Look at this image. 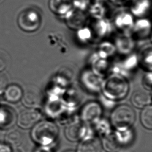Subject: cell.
<instances>
[{
	"label": "cell",
	"mask_w": 152,
	"mask_h": 152,
	"mask_svg": "<svg viewBox=\"0 0 152 152\" xmlns=\"http://www.w3.org/2000/svg\"><path fill=\"white\" fill-rule=\"evenodd\" d=\"M76 35L78 41L83 44H89L94 42L93 34L88 25L76 31Z\"/></svg>",
	"instance_id": "obj_32"
},
{
	"label": "cell",
	"mask_w": 152,
	"mask_h": 152,
	"mask_svg": "<svg viewBox=\"0 0 152 152\" xmlns=\"http://www.w3.org/2000/svg\"><path fill=\"white\" fill-rule=\"evenodd\" d=\"M102 114V108L100 103L91 101L85 104L80 112L81 121L87 125H94L100 119Z\"/></svg>",
	"instance_id": "obj_9"
},
{
	"label": "cell",
	"mask_w": 152,
	"mask_h": 152,
	"mask_svg": "<svg viewBox=\"0 0 152 152\" xmlns=\"http://www.w3.org/2000/svg\"><path fill=\"white\" fill-rule=\"evenodd\" d=\"M64 19L68 28L76 32L87 24L89 17L86 12L73 8Z\"/></svg>",
	"instance_id": "obj_12"
},
{
	"label": "cell",
	"mask_w": 152,
	"mask_h": 152,
	"mask_svg": "<svg viewBox=\"0 0 152 152\" xmlns=\"http://www.w3.org/2000/svg\"><path fill=\"white\" fill-rule=\"evenodd\" d=\"M65 108L60 99H48L45 109L48 116L56 119Z\"/></svg>",
	"instance_id": "obj_26"
},
{
	"label": "cell",
	"mask_w": 152,
	"mask_h": 152,
	"mask_svg": "<svg viewBox=\"0 0 152 152\" xmlns=\"http://www.w3.org/2000/svg\"><path fill=\"white\" fill-rule=\"evenodd\" d=\"M4 93L6 100L12 103L18 102L23 97V91L20 87L15 84L7 86Z\"/></svg>",
	"instance_id": "obj_29"
},
{
	"label": "cell",
	"mask_w": 152,
	"mask_h": 152,
	"mask_svg": "<svg viewBox=\"0 0 152 152\" xmlns=\"http://www.w3.org/2000/svg\"><path fill=\"white\" fill-rule=\"evenodd\" d=\"M84 123H80L77 121L66 126L64 130L66 138L71 142H77L82 139Z\"/></svg>",
	"instance_id": "obj_23"
},
{
	"label": "cell",
	"mask_w": 152,
	"mask_h": 152,
	"mask_svg": "<svg viewBox=\"0 0 152 152\" xmlns=\"http://www.w3.org/2000/svg\"><path fill=\"white\" fill-rule=\"evenodd\" d=\"M151 95L144 91H136L131 97L132 104L137 108H144L151 105Z\"/></svg>",
	"instance_id": "obj_25"
},
{
	"label": "cell",
	"mask_w": 152,
	"mask_h": 152,
	"mask_svg": "<svg viewBox=\"0 0 152 152\" xmlns=\"http://www.w3.org/2000/svg\"><path fill=\"white\" fill-rule=\"evenodd\" d=\"M90 1V0H72L73 7L74 9L87 13Z\"/></svg>",
	"instance_id": "obj_34"
},
{
	"label": "cell",
	"mask_w": 152,
	"mask_h": 152,
	"mask_svg": "<svg viewBox=\"0 0 152 152\" xmlns=\"http://www.w3.org/2000/svg\"><path fill=\"white\" fill-rule=\"evenodd\" d=\"M41 114L36 108L24 109L19 114L17 124L23 129H29L33 127L39 121Z\"/></svg>",
	"instance_id": "obj_14"
},
{
	"label": "cell",
	"mask_w": 152,
	"mask_h": 152,
	"mask_svg": "<svg viewBox=\"0 0 152 152\" xmlns=\"http://www.w3.org/2000/svg\"><path fill=\"white\" fill-rule=\"evenodd\" d=\"M152 72H146L142 78V84L144 88L147 91L152 90Z\"/></svg>",
	"instance_id": "obj_35"
},
{
	"label": "cell",
	"mask_w": 152,
	"mask_h": 152,
	"mask_svg": "<svg viewBox=\"0 0 152 152\" xmlns=\"http://www.w3.org/2000/svg\"><path fill=\"white\" fill-rule=\"evenodd\" d=\"M114 134L121 146H127L131 144L134 138V134L132 128L116 130Z\"/></svg>",
	"instance_id": "obj_28"
},
{
	"label": "cell",
	"mask_w": 152,
	"mask_h": 152,
	"mask_svg": "<svg viewBox=\"0 0 152 152\" xmlns=\"http://www.w3.org/2000/svg\"><path fill=\"white\" fill-rule=\"evenodd\" d=\"M102 148L107 152H118L122 146L112 132L102 138Z\"/></svg>",
	"instance_id": "obj_27"
},
{
	"label": "cell",
	"mask_w": 152,
	"mask_h": 152,
	"mask_svg": "<svg viewBox=\"0 0 152 152\" xmlns=\"http://www.w3.org/2000/svg\"><path fill=\"white\" fill-rule=\"evenodd\" d=\"M74 77L73 70L66 67H63L56 73L52 81L64 88H66L72 85Z\"/></svg>",
	"instance_id": "obj_21"
},
{
	"label": "cell",
	"mask_w": 152,
	"mask_h": 152,
	"mask_svg": "<svg viewBox=\"0 0 152 152\" xmlns=\"http://www.w3.org/2000/svg\"><path fill=\"white\" fill-rule=\"evenodd\" d=\"M6 61L4 58L0 55V72H2L5 68H6Z\"/></svg>",
	"instance_id": "obj_39"
},
{
	"label": "cell",
	"mask_w": 152,
	"mask_h": 152,
	"mask_svg": "<svg viewBox=\"0 0 152 152\" xmlns=\"http://www.w3.org/2000/svg\"><path fill=\"white\" fill-rule=\"evenodd\" d=\"M98 43L99 44L95 53L99 57L109 60L115 58V55L117 53L113 41L107 39L100 41Z\"/></svg>",
	"instance_id": "obj_22"
},
{
	"label": "cell",
	"mask_w": 152,
	"mask_h": 152,
	"mask_svg": "<svg viewBox=\"0 0 152 152\" xmlns=\"http://www.w3.org/2000/svg\"><path fill=\"white\" fill-rule=\"evenodd\" d=\"M60 100L65 107L76 109L82 101V95L76 88L71 85L65 89Z\"/></svg>",
	"instance_id": "obj_16"
},
{
	"label": "cell",
	"mask_w": 152,
	"mask_h": 152,
	"mask_svg": "<svg viewBox=\"0 0 152 152\" xmlns=\"http://www.w3.org/2000/svg\"><path fill=\"white\" fill-rule=\"evenodd\" d=\"M104 79L96 74L89 68L83 70L80 76V80L82 86L87 91L94 94L101 92Z\"/></svg>",
	"instance_id": "obj_8"
},
{
	"label": "cell",
	"mask_w": 152,
	"mask_h": 152,
	"mask_svg": "<svg viewBox=\"0 0 152 152\" xmlns=\"http://www.w3.org/2000/svg\"><path fill=\"white\" fill-rule=\"evenodd\" d=\"M88 63V68L102 78H105L110 74L111 61L99 57L95 52L89 58Z\"/></svg>",
	"instance_id": "obj_13"
},
{
	"label": "cell",
	"mask_w": 152,
	"mask_h": 152,
	"mask_svg": "<svg viewBox=\"0 0 152 152\" xmlns=\"http://www.w3.org/2000/svg\"><path fill=\"white\" fill-rule=\"evenodd\" d=\"M87 25L93 34L94 42H100L110 39L113 28L112 23L109 18H89Z\"/></svg>",
	"instance_id": "obj_5"
},
{
	"label": "cell",
	"mask_w": 152,
	"mask_h": 152,
	"mask_svg": "<svg viewBox=\"0 0 152 152\" xmlns=\"http://www.w3.org/2000/svg\"><path fill=\"white\" fill-rule=\"evenodd\" d=\"M22 101L28 108H36L41 105L42 95L40 91L33 87L26 89L23 93Z\"/></svg>",
	"instance_id": "obj_20"
},
{
	"label": "cell",
	"mask_w": 152,
	"mask_h": 152,
	"mask_svg": "<svg viewBox=\"0 0 152 152\" xmlns=\"http://www.w3.org/2000/svg\"><path fill=\"white\" fill-rule=\"evenodd\" d=\"M135 20V17L128 10L116 13L111 21L117 33L130 35Z\"/></svg>",
	"instance_id": "obj_7"
},
{
	"label": "cell",
	"mask_w": 152,
	"mask_h": 152,
	"mask_svg": "<svg viewBox=\"0 0 152 152\" xmlns=\"http://www.w3.org/2000/svg\"><path fill=\"white\" fill-rule=\"evenodd\" d=\"M35 152H53L50 146H43L39 147L37 148Z\"/></svg>",
	"instance_id": "obj_38"
},
{
	"label": "cell",
	"mask_w": 152,
	"mask_h": 152,
	"mask_svg": "<svg viewBox=\"0 0 152 152\" xmlns=\"http://www.w3.org/2000/svg\"><path fill=\"white\" fill-rule=\"evenodd\" d=\"M116 53L120 56H125L133 53L136 49V41L130 34L118 33L113 40Z\"/></svg>",
	"instance_id": "obj_11"
},
{
	"label": "cell",
	"mask_w": 152,
	"mask_h": 152,
	"mask_svg": "<svg viewBox=\"0 0 152 152\" xmlns=\"http://www.w3.org/2000/svg\"><path fill=\"white\" fill-rule=\"evenodd\" d=\"M139 67L137 53L120 56L118 59L111 62L110 74H116L128 79Z\"/></svg>",
	"instance_id": "obj_4"
},
{
	"label": "cell",
	"mask_w": 152,
	"mask_h": 152,
	"mask_svg": "<svg viewBox=\"0 0 152 152\" xmlns=\"http://www.w3.org/2000/svg\"><path fill=\"white\" fill-rule=\"evenodd\" d=\"M42 17L39 12L33 8H28L19 15L18 24L22 30L26 32H34L41 27Z\"/></svg>",
	"instance_id": "obj_6"
},
{
	"label": "cell",
	"mask_w": 152,
	"mask_h": 152,
	"mask_svg": "<svg viewBox=\"0 0 152 152\" xmlns=\"http://www.w3.org/2000/svg\"><path fill=\"white\" fill-rule=\"evenodd\" d=\"M90 1H95V0H90Z\"/></svg>",
	"instance_id": "obj_42"
},
{
	"label": "cell",
	"mask_w": 152,
	"mask_h": 152,
	"mask_svg": "<svg viewBox=\"0 0 152 152\" xmlns=\"http://www.w3.org/2000/svg\"><path fill=\"white\" fill-rule=\"evenodd\" d=\"M94 131L102 138L112 133L111 124L107 119L101 118L94 125Z\"/></svg>",
	"instance_id": "obj_30"
},
{
	"label": "cell",
	"mask_w": 152,
	"mask_h": 152,
	"mask_svg": "<svg viewBox=\"0 0 152 152\" xmlns=\"http://www.w3.org/2000/svg\"><path fill=\"white\" fill-rule=\"evenodd\" d=\"M101 142L96 137L80 141L77 152H101Z\"/></svg>",
	"instance_id": "obj_24"
},
{
	"label": "cell",
	"mask_w": 152,
	"mask_h": 152,
	"mask_svg": "<svg viewBox=\"0 0 152 152\" xmlns=\"http://www.w3.org/2000/svg\"><path fill=\"white\" fill-rule=\"evenodd\" d=\"M140 121L145 129H152V107L149 105L143 108L140 115Z\"/></svg>",
	"instance_id": "obj_33"
},
{
	"label": "cell",
	"mask_w": 152,
	"mask_h": 152,
	"mask_svg": "<svg viewBox=\"0 0 152 152\" xmlns=\"http://www.w3.org/2000/svg\"><path fill=\"white\" fill-rule=\"evenodd\" d=\"M48 5L53 14L63 19L73 8L72 0H48Z\"/></svg>",
	"instance_id": "obj_17"
},
{
	"label": "cell",
	"mask_w": 152,
	"mask_h": 152,
	"mask_svg": "<svg viewBox=\"0 0 152 152\" xmlns=\"http://www.w3.org/2000/svg\"><path fill=\"white\" fill-rule=\"evenodd\" d=\"M152 7V0H132L129 10L135 18L149 17Z\"/></svg>",
	"instance_id": "obj_15"
},
{
	"label": "cell",
	"mask_w": 152,
	"mask_h": 152,
	"mask_svg": "<svg viewBox=\"0 0 152 152\" xmlns=\"http://www.w3.org/2000/svg\"><path fill=\"white\" fill-rule=\"evenodd\" d=\"M113 6L117 7H123L129 6L132 0H107Z\"/></svg>",
	"instance_id": "obj_37"
},
{
	"label": "cell",
	"mask_w": 152,
	"mask_h": 152,
	"mask_svg": "<svg viewBox=\"0 0 152 152\" xmlns=\"http://www.w3.org/2000/svg\"><path fill=\"white\" fill-rule=\"evenodd\" d=\"M87 14L89 18H108L109 8L104 0L91 1L87 10Z\"/></svg>",
	"instance_id": "obj_18"
},
{
	"label": "cell",
	"mask_w": 152,
	"mask_h": 152,
	"mask_svg": "<svg viewBox=\"0 0 152 152\" xmlns=\"http://www.w3.org/2000/svg\"><path fill=\"white\" fill-rule=\"evenodd\" d=\"M59 129L53 122L45 120L34 126L31 136L34 142L43 146H50L57 139Z\"/></svg>",
	"instance_id": "obj_2"
},
{
	"label": "cell",
	"mask_w": 152,
	"mask_h": 152,
	"mask_svg": "<svg viewBox=\"0 0 152 152\" xmlns=\"http://www.w3.org/2000/svg\"><path fill=\"white\" fill-rule=\"evenodd\" d=\"M130 35L136 42L148 40L151 41L152 26L149 17L136 18Z\"/></svg>",
	"instance_id": "obj_10"
},
{
	"label": "cell",
	"mask_w": 152,
	"mask_h": 152,
	"mask_svg": "<svg viewBox=\"0 0 152 152\" xmlns=\"http://www.w3.org/2000/svg\"><path fill=\"white\" fill-rule=\"evenodd\" d=\"M136 114L132 107L127 104H121L113 109L110 117V123L116 130L130 128L134 125Z\"/></svg>",
	"instance_id": "obj_3"
},
{
	"label": "cell",
	"mask_w": 152,
	"mask_h": 152,
	"mask_svg": "<svg viewBox=\"0 0 152 152\" xmlns=\"http://www.w3.org/2000/svg\"><path fill=\"white\" fill-rule=\"evenodd\" d=\"M139 67L145 72H152V47L151 42L143 45L137 53Z\"/></svg>",
	"instance_id": "obj_19"
},
{
	"label": "cell",
	"mask_w": 152,
	"mask_h": 152,
	"mask_svg": "<svg viewBox=\"0 0 152 152\" xmlns=\"http://www.w3.org/2000/svg\"><path fill=\"white\" fill-rule=\"evenodd\" d=\"M11 152H23V151L21 148L17 147V148H14V150Z\"/></svg>",
	"instance_id": "obj_41"
},
{
	"label": "cell",
	"mask_w": 152,
	"mask_h": 152,
	"mask_svg": "<svg viewBox=\"0 0 152 152\" xmlns=\"http://www.w3.org/2000/svg\"><path fill=\"white\" fill-rule=\"evenodd\" d=\"M0 152H11L10 147L6 144H0Z\"/></svg>",
	"instance_id": "obj_40"
},
{
	"label": "cell",
	"mask_w": 152,
	"mask_h": 152,
	"mask_svg": "<svg viewBox=\"0 0 152 152\" xmlns=\"http://www.w3.org/2000/svg\"><path fill=\"white\" fill-rule=\"evenodd\" d=\"M7 77L4 73L0 72V95L2 94L8 86Z\"/></svg>",
	"instance_id": "obj_36"
},
{
	"label": "cell",
	"mask_w": 152,
	"mask_h": 152,
	"mask_svg": "<svg viewBox=\"0 0 152 152\" xmlns=\"http://www.w3.org/2000/svg\"><path fill=\"white\" fill-rule=\"evenodd\" d=\"M5 141L8 145L14 148L19 147L23 142L22 134L18 130H12L6 134Z\"/></svg>",
	"instance_id": "obj_31"
},
{
	"label": "cell",
	"mask_w": 152,
	"mask_h": 152,
	"mask_svg": "<svg viewBox=\"0 0 152 152\" xmlns=\"http://www.w3.org/2000/svg\"><path fill=\"white\" fill-rule=\"evenodd\" d=\"M129 91L128 79L111 73L104 79L101 91L103 96L113 102L121 101L127 97Z\"/></svg>",
	"instance_id": "obj_1"
}]
</instances>
